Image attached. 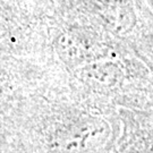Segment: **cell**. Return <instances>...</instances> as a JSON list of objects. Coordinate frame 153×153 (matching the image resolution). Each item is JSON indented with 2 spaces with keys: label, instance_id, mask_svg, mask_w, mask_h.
<instances>
[{
  "label": "cell",
  "instance_id": "obj_1",
  "mask_svg": "<svg viewBox=\"0 0 153 153\" xmlns=\"http://www.w3.org/2000/svg\"><path fill=\"white\" fill-rule=\"evenodd\" d=\"M83 21L129 45L141 58L153 51V15L144 0H64Z\"/></svg>",
  "mask_w": 153,
  "mask_h": 153
},
{
  "label": "cell",
  "instance_id": "obj_2",
  "mask_svg": "<svg viewBox=\"0 0 153 153\" xmlns=\"http://www.w3.org/2000/svg\"><path fill=\"white\" fill-rule=\"evenodd\" d=\"M118 118L116 150L119 153H153V108L118 110Z\"/></svg>",
  "mask_w": 153,
  "mask_h": 153
},
{
  "label": "cell",
  "instance_id": "obj_3",
  "mask_svg": "<svg viewBox=\"0 0 153 153\" xmlns=\"http://www.w3.org/2000/svg\"><path fill=\"white\" fill-rule=\"evenodd\" d=\"M143 60L145 61V64L149 66V68H150V69H151V71L153 73V51H151L149 55L145 56Z\"/></svg>",
  "mask_w": 153,
  "mask_h": 153
},
{
  "label": "cell",
  "instance_id": "obj_4",
  "mask_svg": "<svg viewBox=\"0 0 153 153\" xmlns=\"http://www.w3.org/2000/svg\"><path fill=\"white\" fill-rule=\"evenodd\" d=\"M145 1V4H146V6H148V8L150 9V11L152 13L153 15V0H144Z\"/></svg>",
  "mask_w": 153,
  "mask_h": 153
}]
</instances>
